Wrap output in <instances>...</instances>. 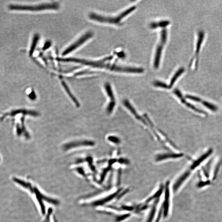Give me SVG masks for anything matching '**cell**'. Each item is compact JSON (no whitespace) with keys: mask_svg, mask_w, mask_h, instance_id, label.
Here are the masks:
<instances>
[{"mask_svg":"<svg viewBox=\"0 0 222 222\" xmlns=\"http://www.w3.org/2000/svg\"><path fill=\"white\" fill-rule=\"evenodd\" d=\"M122 191V188H121L116 191L114 192L113 193L109 195L108 196L100 200L95 202L93 203L92 205L94 206H101L104 205L105 204L111 201L112 200H113L120 193V192Z\"/></svg>","mask_w":222,"mask_h":222,"instance_id":"obj_7","label":"cell"},{"mask_svg":"<svg viewBox=\"0 0 222 222\" xmlns=\"http://www.w3.org/2000/svg\"><path fill=\"white\" fill-rule=\"evenodd\" d=\"M95 144V143L92 141L80 140L77 141L68 143L64 145L63 148L65 150H68L74 148L80 147V146H93Z\"/></svg>","mask_w":222,"mask_h":222,"instance_id":"obj_6","label":"cell"},{"mask_svg":"<svg viewBox=\"0 0 222 222\" xmlns=\"http://www.w3.org/2000/svg\"><path fill=\"white\" fill-rule=\"evenodd\" d=\"M129 191V189H126L125 191H123V192H122L121 193H120V194L118 195V196H117L118 199H120L121 198V197H123V196L125 195L126 194V193H127Z\"/></svg>","mask_w":222,"mask_h":222,"instance_id":"obj_31","label":"cell"},{"mask_svg":"<svg viewBox=\"0 0 222 222\" xmlns=\"http://www.w3.org/2000/svg\"><path fill=\"white\" fill-rule=\"evenodd\" d=\"M170 182L167 181L165 186V196H164V200L163 203L162 208L163 209V214L164 218H166L168 217L169 214L170 208Z\"/></svg>","mask_w":222,"mask_h":222,"instance_id":"obj_5","label":"cell"},{"mask_svg":"<svg viewBox=\"0 0 222 222\" xmlns=\"http://www.w3.org/2000/svg\"><path fill=\"white\" fill-rule=\"evenodd\" d=\"M105 89H106V92L109 97L111 99V101H114L115 98L113 93L110 84L109 83H107L105 85Z\"/></svg>","mask_w":222,"mask_h":222,"instance_id":"obj_20","label":"cell"},{"mask_svg":"<svg viewBox=\"0 0 222 222\" xmlns=\"http://www.w3.org/2000/svg\"><path fill=\"white\" fill-rule=\"evenodd\" d=\"M131 216V214H126L123 215L117 216L115 219L116 222H120L124 221V220L128 219Z\"/></svg>","mask_w":222,"mask_h":222,"instance_id":"obj_24","label":"cell"},{"mask_svg":"<svg viewBox=\"0 0 222 222\" xmlns=\"http://www.w3.org/2000/svg\"><path fill=\"white\" fill-rule=\"evenodd\" d=\"M163 213V209L162 207H161V209L159 210L158 212V216L155 222H159L161 219V217H162V214Z\"/></svg>","mask_w":222,"mask_h":222,"instance_id":"obj_28","label":"cell"},{"mask_svg":"<svg viewBox=\"0 0 222 222\" xmlns=\"http://www.w3.org/2000/svg\"><path fill=\"white\" fill-rule=\"evenodd\" d=\"M51 43L50 41H48V42H46L45 44H44V47L43 48V50H47V48H49L51 46Z\"/></svg>","mask_w":222,"mask_h":222,"instance_id":"obj_33","label":"cell"},{"mask_svg":"<svg viewBox=\"0 0 222 222\" xmlns=\"http://www.w3.org/2000/svg\"><path fill=\"white\" fill-rule=\"evenodd\" d=\"M190 174V171H187L184 173H183L181 176H180L176 181L174 183L173 186V189L174 191L176 192L177 191L178 189L180 188V186L182 185V183L185 181V180L188 178Z\"/></svg>","mask_w":222,"mask_h":222,"instance_id":"obj_9","label":"cell"},{"mask_svg":"<svg viewBox=\"0 0 222 222\" xmlns=\"http://www.w3.org/2000/svg\"><path fill=\"white\" fill-rule=\"evenodd\" d=\"M186 97L188 99H190L193 101H196V102H201L202 100H201L200 98L199 97H195L194 96H192L191 95H187L186 96Z\"/></svg>","mask_w":222,"mask_h":222,"instance_id":"obj_27","label":"cell"},{"mask_svg":"<svg viewBox=\"0 0 222 222\" xmlns=\"http://www.w3.org/2000/svg\"><path fill=\"white\" fill-rule=\"evenodd\" d=\"M117 162H118L120 163L125 164V165H128L130 163V161H128V159L123 158H120Z\"/></svg>","mask_w":222,"mask_h":222,"instance_id":"obj_29","label":"cell"},{"mask_svg":"<svg viewBox=\"0 0 222 222\" xmlns=\"http://www.w3.org/2000/svg\"><path fill=\"white\" fill-rule=\"evenodd\" d=\"M170 24V22L167 20L161 21L160 22H153L150 24V27L151 29H155L158 28H164L166 27Z\"/></svg>","mask_w":222,"mask_h":222,"instance_id":"obj_14","label":"cell"},{"mask_svg":"<svg viewBox=\"0 0 222 222\" xmlns=\"http://www.w3.org/2000/svg\"><path fill=\"white\" fill-rule=\"evenodd\" d=\"M184 70H185L184 68H183V67H181V68L178 69L176 71V72L175 74L173 76L170 82L169 85L170 89L173 86L175 83L176 81L177 80L178 78L184 72Z\"/></svg>","mask_w":222,"mask_h":222,"instance_id":"obj_16","label":"cell"},{"mask_svg":"<svg viewBox=\"0 0 222 222\" xmlns=\"http://www.w3.org/2000/svg\"><path fill=\"white\" fill-rule=\"evenodd\" d=\"M115 106V101H111L109 103L108 106V108H107V112H108V113L110 114L112 112Z\"/></svg>","mask_w":222,"mask_h":222,"instance_id":"obj_25","label":"cell"},{"mask_svg":"<svg viewBox=\"0 0 222 222\" xmlns=\"http://www.w3.org/2000/svg\"><path fill=\"white\" fill-rule=\"evenodd\" d=\"M202 104L204 106H205L207 108L215 112L217 111L218 110V108L217 106H215V105H213V104H211L210 103H208V102L206 101H202Z\"/></svg>","mask_w":222,"mask_h":222,"instance_id":"obj_21","label":"cell"},{"mask_svg":"<svg viewBox=\"0 0 222 222\" xmlns=\"http://www.w3.org/2000/svg\"><path fill=\"white\" fill-rule=\"evenodd\" d=\"M153 85H154V86L157 87L162 88L165 89H170L169 85H168L167 84L163 82H161V81H155L153 83Z\"/></svg>","mask_w":222,"mask_h":222,"instance_id":"obj_23","label":"cell"},{"mask_svg":"<svg viewBox=\"0 0 222 222\" xmlns=\"http://www.w3.org/2000/svg\"><path fill=\"white\" fill-rule=\"evenodd\" d=\"M93 33L91 31H89L82 35L75 42L69 45L65 50L63 52L62 55L65 56L72 52L73 51L76 50L77 48L80 47L81 45L86 42L89 39H90L93 36Z\"/></svg>","mask_w":222,"mask_h":222,"instance_id":"obj_4","label":"cell"},{"mask_svg":"<svg viewBox=\"0 0 222 222\" xmlns=\"http://www.w3.org/2000/svg\"><path fill=\"white\" fill-rule=\"evenodd\" d=\"M63 86L65 89V90L66 91V92L67 93V94L69 95V97L71 98L72 101H73L74 103H75V105L77 107H79L80 106V103H79L78 100H77L76 98L74 96L73 94H72V93L70 92V91L69 90V89L68 88V87L65 83L64 82H62Z\"/></svg>","mask_w":222,"mask_h":222,"instance_id":"obj_18","label":"cell"},{"mask_svg":"<svg viewBox=\"0 0 222 222\" xmlns=\"http://www.w3.org/2000/svg\"><path fill=\"white\" fill-rule=\"evenodd\" d=\"M168 38V32L167 30L165 28L162 30L161 32L160 41L157 45L155 51L154 61H153V66L155 69H157L159 66L161 62V56L162 52L165 44L167 42Z\"/></svg>","mask_w":222,"mask_h":222,"instance_id":"obj_3","label":"cell"},{"mask_svg":"<svg viewBox=\"0 0 222 222\" xmlns=\"http://www.w3.org/2000/svg\"><path fill=\"white\" fill-rule=\"evenodd\" d=\"M9 8L11 10H23V11H39L47 10H57L59 8L58 3H49L38 5H11Z\"/></svg>","mask_w":222,"mask_h":222,"instance_id":"obj_2","label":"cell"},{"mask_svg":"<svg viewBox=\"0 0 222 222\" xmlns=\"http://www.w3.org/2000/svg\"><path fill=\"white\" fill-rule=\"evenodd\" d=\"M39 38V36L38 34L35 35L33 39L31 45L29 55L30 56H32L33 54L34 50H35V47L37 46Z\"/></svg>","mask_w":222,"mask_h":222,"instance_id":"obj_19","label":"cell"},{"mask_svg":"<svg viewBox=\"0 0 222 222\" xmlns=\"http://www.w3.org/2000/svg\"><path fill=\"white\" fill-rule=\"evenodd\" d=\"M13 180L16 183H19L20 185H21L23 187H25L26 189H31V185L29 184V183H27L26 182H25V181H23V180H20V179H18V178H13Z\"/></svg>","mask_w":222,"mask_h":222,"instance_id":"obj_22","label":"cell"},{"mask_svg":"<svg viewBox=\"0 0 222 222\" xmlns=\"http://www.w3.org/2000/svg\"><path fill=\"white\" fill-rule=\"evenodd\" d=\"M121 208L123 210L127 211H132L134 209V207L133 206H123Z\"/></svg>","mask_w":222,"mask_h":222,"instance_id":"obj_30","label":"cell"},{"mask_svg":"<svg viewBox=\"0 0 222 222\" xmlns=\"http://www.w3.org/2000/svg\"><path fill=\"white\" fill-rule=\"evenodd\" d=\"M136 9V6L131 7L115 17H106L95 13H90L89 14V17L91 20L97 22L109 23L113 25H120L122 19L131 14Z\"/></svg>","mask_w":222,"mask_h":222,"instance_id":"obj_1","label":"cell"},{"mask_svg":"<svg viewBox=\"0 0 222 222\" xmlns=\"http://www.w3.org/2000/svg\"><path fill=\"white\" fill-rule=\"evenodd\" d=\"M204 37V33L203 32L201 31L198 33V38L197 43L196 45V49L195 56H198L199 54L200 50L201 47L202 42L203 41Z\"/></svg>","mask_w":222,"mask_h":222,"instance_id":"obj_17","label":"cell"},{"mask_svg":"<svg viewBox=\"0 0 222 222\" xmlns=\"http://www.w3.org/2000/svg\"><path fill=\"white\" fill-rule=\"evenodd\" d=\"M121 170L120 169L118 170V175L117 176V185H119L120 183H121Z\"/></svg>","mask_w":222,"mask_h":222,"instance_id":"obj_32","label":"cell"},{"mask_svg":"<svg viewBox=\"0 0 222 222\" xmlns=\"http://www.w3.org/2000/svg\"><path fill=\"white\" fill-rule=\"evenodd\" d=\"M123 103H124V106H125V107L129 110L131 111V112L136 117V118H137V119L140 120L141 121H142L144 124H146V123L144 121V120L143 119H142V118L141 117L139 116V115L138 114L137 112H136L135 109L133 108V106L131 105V103H129V101H128V100H124V101H123Z\"/></svg>","mask_w":222,"mask_h":222,"instance_id":"obj_12","label":"cell"},{"mask_svg":"<svg viewBox=\"0 0 222 222\" xmlns=\"http://www.w3.org/2000/svg\"><path fill=\"white\" fill-rule=\"evenodd\" d=\"M174 94L177 96L178 98L180 99V101L183 103V104H185V105L188 108H190V109H192V110L198 113L202 114H205V113L203 111L201 110H199L197 108L195 107L193 105H192L191 103H188V102L186 101L185 98L183 97V95L181 94V93L180 91L178 90L177 89H175L174 91Z\"/></svg>","mask_w":222,"mask_h":222,"instance_id":"obj_8","label":"cell"},{"mask_svg":"<svg viewBox=\"0 0 222 222\" xmlns=\"http://www.w3.org/2000/svg\"><path fill=\"white\" fill-rule=\"evenodd\" d=\"M183 153H168L161 154L157 155L156 157V161H160L170 158H178L183 157Z\"/></svg>","mask_w":222,"mask_h":222,"instance_id":"obj_11","label":"cell"},{"mask_svg":"<svg viewBox=\"0 0 222 222\" xmlns=\"http://www.w3.org/2000/svg\"><path fill=\"white\" fill-rule=\"evenodd\" d=\"M108 140L109 141L112 142L114 143L115 144L120 143V140L117 137H115V136H110L108 138Z\"/></svg>","mask_w":222,"mask_h":222,"instance_id":"obj_26","label":"cell"},{"mask_svg":"<svg viewBox=\"0 0 222 222\" xmlns=\"http://www.w3.org/2000/svg\"><path fill=\"white\" fill-rule=\"evenodd\" d=\"M159 198L156 199V200L154 202L152 208L149 213V215L148 217V219L146 222H152L154 217H155V213H156V210H157V205H158V202H159Z\"/></svg>","mask_w":222,"mask_h":222,"instance_id":"obj_13","label":"cell"},{"mask_svg":"<svg viewBox=\"0 0 222 222\" xmlns=\"http://www.w3.org/2000/svg\"><path fill=\"white\" fill-rule=\"evenodd\" d=\"M29 97L31 100H34L36 98V95H35V93L33 92L31 93L29 95Z\"/></svg>","mask_w":222,"mask_h":222,"instance_id":"obj_34","label":"cell"},{"mask_svg":"<svg viewBox=\"0 0 222 222\" xmlns=\"http://www.w3.org/2000/svg\"><path fill=\"white\" fill-rule=\"evenodd\" d=\"M213 149L211 148V149H209L206 153H204L202 155H201L196 161L194 162V163L192 164L191 166V169H195V168H196L200 164L202 163L204 161H205L206 158L211 155V153H213Z\"/></svg>","mask_w":222,"mask_h":222,"instance_id":"obj_10","label":"cell"},{"mask_svg":"<svg viewBox=\"0 0 222 222\" xmlns=\"http://www.w3.org/2000/svg\"><path fill=\"white\" fill-rule=\"evenodd\" d=\"M164 189H165V186H164L163 185H161L160 188L157 191V192H155L153 195L151 196L150 197L147 199L146 201V203H148L152 201L153 200L156 199H159V198L161 196L162 194L163 193Z\"/></svg>","mask_w":222,"mask_h":222,"instance_id":"obj_15","label":"cell"}]
</instances>
